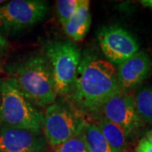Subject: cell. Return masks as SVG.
I'll return each mask as SVG.
<instances>
[{
  "instance_id": "obj_1",
  "label": "cell",
  "mask_w": 152,
  "mask_h": 152,
  "mask_svg": "<svg viewBox=\"0 0 152 152\" xmlns=\"http://www.w3.org/2000/svg\"><path fill=\"white\" fill-rule=\"evenodd\" d=\"M121 91L113 64L94 54L80 58L69 92L79 107L88 112H98L109 98Z\"/></svg>"
},
{
  "instance_id": "obj_2",
  "label": "cell",
  "mask_w": 152,
  "mask_h": 152,
  "mask_svg": "<svg viewBox=\"0 0 152 152\" xmlns=\"http://www.w3.org/2000/svg\"><path fill=\"white\" fill-rule=\"evenodd\" d=\"M11 78L31 103L47 107L55 102L51 66L43 55H33L15 64L11 69Z\"/></svg>"
},
{
  "instance_id": "obj_3",
  "label": "cell",
  "mask_w": 152,
  "mask_h": 152,
  "mask_svg": "<svg viewBox=\"0 0 152 152\" xmlns=\"http://www.w3.org/2000/svg\"><path fill=\"white\" fill-rule=\"evenodd\" d=\"M43 113L20 91L9 77L0 83V126L42 132Z\"/></svg>"
},
{
  "instance_id": "obj_4",
  "label": "cell",
  "mask_w": 152,
  "mask_h": 152,
  "mask_svg": "<svg viewBox=\"0 0 152 152\" xmlns=\"http://www.w3.org/2000/svg\"><path fill=\"white\" fill-rule=\"evenodd\" d=\"M45 57L51 66L56 95H68L81 58L80 49L69 41H57L47 45Z\"/></svg>"
},
{
  "instance_id": "obj_5",
  "label": "cell",
  "mask_w": 152,
  "mask_h": 152,
  "mask_svg": "<svg viewBox=\"0 0 152 152\" xmlns=\"http://www.w3.org/2000/svg\"><path fill=\"white\" fill-rule=\"evenodd\" d=\"M48 11L43 0H13L0 5V35H11L42 20Z\"/></svg>"
},
{
  "instance_id": "obj_6",
  "label": "cell",
  "mask_w": 152,
  "mask_h": 152,
  "mask_svg": "<svg viewBox=\"0 0 152 152\" xmlns=\"http://www.w3.org/2000/svg\"><path fill=\"white\" fill-rule=\"evenodd\" d=\"M84 124L85 121L69 107L53 102L43 113L42 134L47 143L55 148L80 132Z\"/></svg>"
},
{
  "instance_id": "obj_7",
  "label": "cell",
  "mask_w": 152,
  "mask_h": 152,
  "mask_svg": "<svg viewBox=\"0 0 152 152\" xmlns=\"http://www.w3.org/2000/svg\"><path fill=\"white\" fill-rule=\"evenodd\" d=\"M98 42L106 59L118 65L140 49L135 38L128 31L117 26L102 28L98 33Z\"/></svg>"
},
{
  "instance_id": "obj_8",
  "label": "cell",
  "mask_w": 152,
  "mask_h": 152,
  "mask_svg": "<svg viewBox=\"0 0 152 152\" xmlns=\"http://www.w3.org/2000/svg\"><path fill=\"white\" fill-rule=\"evenodd\" d=\"M100 111L104 118L119 125L129 135L142 124L134 104V97L124 91L118 93L102 105Z\"/></svg>"
},
{
  "instance_id": "obj_9",
  "label": "cell",
  "mask_w": 152,
  "mask_h": 152,
  "mask_svg": "<svg viewBox=\"0 0 152 152\" xmlns=\"http://www.w3.org/2000/svg\"><path fill=\"white\" fill-rule=\"evenodd\" d=\"M47 144L42 133L0 126L1 152H46Z\"/></svg>"
},
{
  "instance_id": "obj_10",
  "label": "cell",
  "mask_w": 152,
  "mask_h": 152,
  "mask_svg": "<svg viewBox=\"0 0 152 152\" xmlns=\"http://www.w3.org/2000/svg\"><path fill=\"white\" fill-rule=\"evenodd\" d=\"M152 62L146 53L139 51L120 64L117 70L121 90L133 89L144 81L151 70Z\"/></svg>"
},
{
  "instance_id": "obj_11",
  "label": "cell",
  "mask_w": 152,
  "mask_h": 152,
  "mask_svg": "<svg viewBox=\"0 0 152 152\" xmlns=\"http://www.w3.org/2000/svg\"><path fill=\"white\" fill-rule=\"evenodd\" d=\"M91 23V15L90 11V2L88 0H80L78 8L74 15L63 26L64 31L73 42H80L86 37Z\"/></svg>"
},
{
  "instance_id": "obj_12",
  "label": "cell",
  "mask_w": 152,
  "mask_h": 152,
  "mask_svg": "<svg viewBox=\"0 0 152 152\" xmlns=\"http://www.w3.org/2000/svg\"><path fill=\"white\" fill-rule=\"evenodd\" d=\"M97 126L112 152H123L124 151L129 134L122 127L105 118L101 120Z\"/></svg>"
},
{
  "instance_id": "obj_13",
  "label": "cell",
  "mask_w": 152,
  "mask_h": 152,
  "mask_svg": "<svg viewBox=\"0 0 152 152\" xmlns=\"http://www.w3.org/2000/svg\"><path fill=\"white\" fill-rule=\"evenodd\" d=\"M81 133L88 152H112L106 139L96 124L85 122Z\"/></svg>"
},
{
  "instance_id": "obj_14",
  "label": "cell",
  "mask_w": 152,
  "mask_h": 152,
  "mask_svg": "<svg viewBox=\"0 0 152 152\" xmlns=\"http://www.w3.org/2000/svg\"><path fill=\"white\" fill-rule=\"evenodd\" d=\"M134 100L140 119L152 123V87L142 89L136 94Z\"/></svg>"
},
{
  "instance_id": "obj_15",
  "label": "cell",
  "mask_w": 152,
  "mask_h": 152,
  "mask_svg": "<svg viewBox=\"0 0 152 152\" xmlns=\"http://www.w3.org/2000/svg\"><path fill=\"white\" fill-rule=\"evenodd\" d=\"M80 3V0H58L56 2L57 15L63 26L74 15Z\"/></svg>"
},
{
  "instance_id": "obj_16",
  "label": "cell",
  "mask_w": 152,
  "mask_h": 152,
  "mask_svg": "<svg viewBox=\"0 0 152 152\" xmlns=\"http://www.w3.org/2000/svg\"><path fill=\"white\" fill-rule=\"evenodd\" d=\"M54 152H88L81 131L55 147Z\"/></svg>"
},
{
  "instance_id": "obj_17",
  "label": "cell",
  "mask_w": 152,
  "mask_h": 152,
  "mask_svg": "<svg viewBox=\"0 0 152 152\" xmlns=\"http://www.w3.org/2000/svg\"><path fill=\"white\" fill-rule=\"evenodd\" d=\"M135 152H152V145L144 137L139 142Z\"/></svg>"
},
{
  "instance_id": "obj_18",
  "label": "cell",
  "mask_w": 152,
  "mask_h": 152,
  "mask_svg": "<svg viewBox=\"0 0 152 152\" xmlns=\"http://www.w3.org/2000/svg\"><path fill=\"white\" fill-rule=\"evenodd\" d=\"M8 46H9V42L2 35H0V52L7 48Z\"/></svg>"
},
{
  "instance_id": "obj_19",
  "label": "cell",
  "mask_w": 152,
  "mask_h": 152,
  "mask_svg": "<svg viewBox=\"0 0 152 152\" xmlns=\"http://www.w3.org/2000/svg\"><path fill=\"white\" fill-rule=\"evenodd\" d=\"M140 3L142 6L152 10V0H141L140 1Z\"/></svg>"
},
{
  "instance_id": "obj_20",
  "label": "cell",
  "mask_w": 152,
  "mask_h": 152,
  "mask_svg": "<svg viewBox=\"0 0 152 152\" xmlns=\"http://www.w3.org/2000/svg\"><path fill=\"white\" fill-rule=\"evenodd\" d=\"M145 138L152 145V129H151V130H149L147 132Z\"/></svg>"
},
{
  "instance_id": "obj_21",
  "label": "cell",
  "mask_w": 152,
  "mask_h": 152,
  "mask_svg": "<svg viewBox=\"0 0 152 152\" xmlns=\"http://www.w3.org/2000/svg\"><path fill=\"white\" fill-rule=\"evenodd\" d=\"M4 2H5V1H3V0H0V5H1V4H4Z\"/></svg>"
},
{
  "instance_id": "obj_22",
  "label": "cell",
  "mask_w": 152,
  "mask_h": 152,
  "mask_svg": "<svg viewBox=\"0 0 152 152\" xmlns=\"http://www.w3.org/2000/svg\"><path fill=\"white\" fill-rule=\"evenodd\" d=\"M0 83H1V80H0Z\"/></svg>"
},
{
  "instance_id": "obj_23",
  "label": "cell",
  "mask_w": 152,
  "mask_h": 152,
  "mask_svg": "<svg viewBox=\"0 0 152 152\" xmlns=\"http://www.w3.org/2000/svg\"><path fill=\"white\" fill-rule=\"evenodd\" d=\"M0 152H1V151H0Z\"/></svg>"
}]
</instances>
